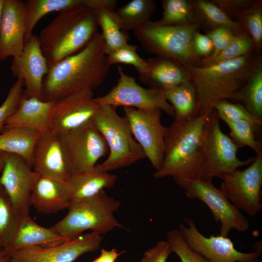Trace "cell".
<instances>
[{"instance_id":"cell-21","label":"cell","mask_w":262,"mask_h":262,"mask_svg":"<svg viewBox=\"0 0 262 262\" xmlns=\"http://www.w3.org/2000/svg\"><path fill=\"white\" fill-rule=\"evenodd\" d=\"M55 101H45L36 97L23 96L19 104L7 120L4 128L22 127L41 134L51 131Z\"/></svg>"},{"instance_id":"cell-39","label":"cell","mask_w":262,"mask_h":262,"mask_svg":"<svg viewBox=\"0 0 262 262\" xmlns=\"http://www.w3.org/2000/svg\"><path fill=\"white\" fill-rule=\"evenodd\" d=\"M137 46L127 44L107 54L108 63L112 65L122 63L133 66L139 75L147 69L146 59L141 58L137 53Z\"/></svg>"},{"instance_id":"cell-25","label":"cell","mask_w":262,"mask_h":262,"mask_svg":"<svg viewBox=\"0 0 262 262\" xmlns=\"http://www.w3.org/2000/svg\"><path fill=\"white\" fill-rule=\"evenodd\" d=\"M116 180V175L100 171L95 166L72 175L66 182L69 188L71 201L73 202L90 198L104 189L112 188Z\"/></svg>"},{"instance_id":"cell-27","label":"cell","mask_w":262,"mask_h":262,"mask_svg":"<svg viewBox=\"0 0 262 262\" xmlns=\"http://www.w3.org/2000/svg\"><path fill=\"white\" fill-rule=\"evenodd\" d=\"M41 135L26 128H4L0 133V152L19 155L32 168L34 149Z\"/></svg>"},{"instance_id":"cell-8","label":"cell","mask_w":262,"mask_h":262,"mask_svg":"<svg viewBox=\"0 0 262 262\" xmlns=\"http://www.w3.org/2000/svg\"><path fill=\"white\" fill-rule=\"evenodd\" d=\"M219 118L213 109L209 113L204 125L202 147L204 168L200 180L212 182L214 177L229 174L238 168L248 165L255 157L240 160L237 156V146L230 137L221 130Z\"/></svg>"},{"instance_id":"cell-4","label":"cell","mask_w":262,"mask_h":262,"mask_svg":"<svg viewBox=\"0 0 262 262\" xmlns=\"http://www.w3.org/2000/svg\"><path fill=\"white\" fill-rule=\"evenodd\" d=\"M95 8L82 4L66 8L37 36L49 67L82 49L98 32Z\"/></svg>"},{"instance_id":"cell-34","label":"cell","mask_w":262,"mask_h":262,"mask_svg":"<svg viewBox=\"0 0 262 262\" xmlns=\"http://www.w3.org/2000/svg\"><path fill=\"white\" fill-rule=\"evenodd\" d=\"M20 217L0 184V248L7 251L16 234Z\"/></svg>"},{"instance_id":"cell-35","label":"cell","mask_w":262,"mask_h":262,"mask_svg":"<svg viewBox=\"0 0 262 262\" xmlns=\"http://www.w3.org/2000/svg\"><path fill=\"white\" fill-rule=\"evenodd\" d=\"M230 129V138L238 148L250 147L257 155L262 153V142L255 138V134L262 127L246 121L232 122L223 120Z\"/></svg>"},{"instance_id":"cell-46","label":"cell","mask_w":262,"mask_h":262,"mask_svg":"<svg viewBox=\"0 0 262 262\" xmlns=\"http://www.w3.org/2000/svg\"><path fill=\"white\" fill-rule=\"evenodd\" d=\"M123 252H119L115 249L111 250L102 249L99 257L93 262H115L118 257Z\"/></svg>"},{"instance_id":"cell-44","label":"cell","mask_w":262,"mask_h":262,"mask_svg":"<svg viewBox=\"0 0 262 262\" xmlns=\"http://www.w3.org/2000/svg\"><path fill=\"white\" fill-rule=\"evenodd\" d=\"M172 253L166 241H160L152 247L146 250L140 262H166Z\"/></svg>"},{"instance_id":"cell-36","label":"cell","mask_w":262,"mask_h":262,"mask_svg":"<svg viewBox=\"0 0 262 262\" xmlns=\"http://www.w3.org/2000/svg\"><path fill=\"white\" fill-rule=\"evenodd\" d=\"M235 22L241 25L251 38L256 51L261 53L262 48V0H254L252 6L242 13Z\"/></svg>"},{"instance_id":"cell-32","label":"cell","mask_w":262,"mask_h":262,"mask_svg":"<svg viewBox=\"0 0 262 262\" xmlns=\"http://www.w3.org/2000/svg\"><path fill=\"white\" fill-rule=\"evenodd\" d=\"M162 18L155 22L167 26H180L200 22L192 0H163Z\"/></svg>"},{"instance_id":"cell-10","label":"cell","mask_w":262,"mask_h":262,"mask_svg":"<svg viewBox=\"0 0 262 262\" xmlns=\"http://www.w3.org/2000/svg\"><path fill=\"white\" fill-rule=\"evenodd\" d=\"M119 75L117 84L106 95L94 98L98 104L132 107L138 109L158 108L174 117L173 107L166 98L164 90L146 88L139 85L132 76L125 74L122 67H117Z\"/></svg>"},{"instance_id":"cell-1","label":"cell","mask_w":262,"mask_h":262,"mask_svg":"<svg viewBox=\"0 0 262 262\" xmlns=\"http://www.w3.org/2000/svg\"><path fill=\"white\" fill-rule=\"evenodd\" d=\"M110 66L104 39L98 32L80 50L49 66L41 100L56 101L79 91H93L104 81Z\"/></svg>"},{"instance_id":"cell-40","label":"cell","mask_w":262,"mask_h":262,"mask_svg":"<svg viewBox=\"0 0 262 262\" xmlns=\"http://www.w3.org/2000/svg\"><path fill=\"white\" fill-rule=\"evenodd\" d=\"M166 238L172 252L177 254L181 262H210L189 247L178 229L169 231Z\"/></svg>"},{"instance_id":"cell-38","label":"cell","mask_w":262,"mask_h":262,"mask_svg":"<svg viewBox=\"0 0 262 262\" xmlns=\"http://www.w3.org/2000/svg\"><path fill=\"white\" fill-rule=\"evenodd\" d=\"M213 109L219 119L232 122L246 121L260 127L262 126V119L252 115L240 103H233L225 99L217 102Z\"/></svg>"},{"instance_id":"cell-49","label":"cell","mask_w":262,"mask_h":262,"mask_svg":"<svg viewBox=\"0 0 262 262\" xmlns=\"http://www.w3.org/2000/svg\"><path fill=\"white\" fill-rule=\"evenodd\" d=\"M4 0H0V24Z\"/></svg>"},{"instance_id":"cell-50","label":"cell","mask_w":262,"mask_h":262,"mask_svg":"<svg viewBox=\"0 0 262 262\" xmlns=\"http://www.w3.org/2000/svg\"><path fill=\"white\" fill-rule=\"evenodd\" d=\"M255 262H262V261H258L257 260Z\"/></svg>"},{"instance_id":"cell-15","label":"cell","mask_w":262,"mask_h":262,"mask_svg":"<svg viewBox=\"0 0 262 262\" xmlns=\"http://www.w3.org/2000/svg\"><path fill=\"white\" fill-rule=\"evenodd\" d=\"M102 237L91 232L54 246L12 250L9 262H74L82 255L100 247Z\"/></svg>"},{"instance_id":"cell-14","label":"cell","mask_w":262,"mask_h":262,"mask_svg":"<svg viewBox=\"0 0 262 262\" xmlns=\"http://www.w3.org/2000/svg\"><path fill=\"white\" fill-rule=\"evenodd\" d=\"M62 136L73 174L94 168L107 154L106 141L92 120Z\"/></svg>"},{"instance_id":"cell-5","label":"cell","mask_w":262,"mask_h":262,"mask_svg":"<svg viewBox=\"0 0 262 262\" xmlns=\"http://www.w3.org/2000/svg\"><path fill=\"white\" fill-rule=\"evenodd\" d=\"M92 120L109 150L107 159L96 165L97 170L109 172L129 166L146 158L143 149L133 136L127 118L120 116L116 108L108 104H99Z\"/></svg>"},{"instance_id":"cell-6","label":"cell","mask_w":262,"mask_h":262,"mask_svg":"<svg viewBox=\"0 0 262 262\" xmlns=\"http://www.w3.org/2000/svg\"><path fill=\"white\" fill-rule=\"evenodd\" d=\"M120 204L119 201L101 190L90 198L71 202L66 215L52 228L67 240L87 230L101 235L116 228L124 229L114 216Z\"/></svg>"},{"instance_id":"cell-33","label":"cell","mask_w":262,"mask_h":262,"mask_svg":"<svg viewBox=\"0 0 262 262\" xmlns=\"http://www.w3.org/2000/svg\"><path fill=\"white\" fill-rule=\"evenodd\" d=\"M192 1L202 26L208 25L211 29L225 27L234 33L245 31L241 25L229 18L213 0H195Z\"/></svg>"},{"instance_id":"cell-29","label":"cell","mask_w":262,"mask_h":262,"mask_svg":"<svg viewBox=\"0 0 262 262\" xmlns=\"http://www.w3.org/2000/svg\"><path fill=\"white\" fill-rule=\"evenodd\" d=\"M164 94L166 99L173 108L175 120L198 116L196 90L190 79L165 90Z\"/></svg>"},{"instance_id":"cell-22","label":"cell","mask_w":262,"mask_h":262,"mask_svg":"<svg viewBox=\"0 0 262 262\" xmlns=\"http://www.w3.org/2000/svg\"><path fill=\"white\" fill-rule=\"evenodd\" d=\"M31 201L37 212L45 214L68 209L71 202L66 181L42 176L39 177L33 188Z\"/></svg>"},{"instance_id":"cell-30","label":"cell","mask_w":262,"mask_h":262,"mask_svg":"<svg viewBox=\"0 0 262 262\" xmlns=\"http://www.w3.org/2000/svg\"><path fill=\"white\" fill-rule=\"evenodd\" d=\"M25 1L26 33L25 45L33 34V29L44 16L71 7L86 4V0H26Z\"/></svg>"},{"instance_id":"cell-16","label":"cell","mask_w":262,"mask_h":262,"mask_svg":"<svg viewBox=\"0 0 262 262\" xmlns=\"http://www.w3.org/2000/svg\"><path fill=\"white\" fill-rule=\"evenodd\" d=\"M0 177V184L7 193L17 214H29L31 194L40 177L20 156L7 153Z\"/></svg>"},{"instance_id":"cell-37","label":"cell","mask_w":262,"mask_h":262,"mask_svg":"<svg viewBox=\"0 0 262 262\" xmlns=\"http://www.w3.org/2000/svg\"><path fill=\"white\" fill-rule=\"evenodd\" d=\"M254 49L253 41L246 32L235 33L227 46L206 66L235 59Z\"/></svg>"},{"instance_id":"cell-7","label":"cell","mask_w":262,"mask_h":262,"mask_svg":"<svg viewBox=\"0 0 262 262\" xmlns=\"http://www.w3.org/2000/svg\"><path fill=\"white\" fill-rule=\"evenodd\" d=\"M202 26L201 22L180 26H162L150 20L133 32L147 52L181 65L199 66L201 59L195 53L193 41Z\"/></svg>"},{"instance_id":"cell-26","label":"cell","mask_w":262,"mask_h":262,"mask_svg":"<svg viewBox=\"0 0 262 262\" xmlns=\"http://www.w3.org/2000/svg\"><path fill=\"white\" fill-rule=\"evenodd\" d=\"M117 1L102 0L95 8L98 26L101 29L107 54L127 44L129 36L121 30L115 10Z\"/></svg>"},{"instance_id":"cell-13","label":"cell","mask_w":262,"mask_h":262,"mask_svg":"<svg viewBox=\"0 0 262 262\" xmlns=\"http://www.w3.org/2000/svg\"><path fill=\"white\" fill-rule=\"evenodd\" d=\"M133 136L143 149L156 171L162 165L164 151V137L167 127L161 120L162 111L158 108L138 109L123 107Z\"/></svg>"},{"instance_id":"cell-17","label":"cell","mask_w":262,"mask_h":262,"mask_svg":"<svg viewBox=\"0 0 262 262\" xmlns=\"http://www.w3.org/2000/svg\"><path fill=\"white\" fill-rule=\"evenodd\" d=\"M32 167L40 176L66 181L73 172L63 136L51 131L42 134L34 149Z\"/></svg>"},{"instance_id":"cell-9","label":"cell","mask_w":262,"mask_h":262,"mask_svg":"<svg viewBox=\"0 0 262 262\" xmlns=\"http://www.w3.org/2000/svg\"><path fill=\"white\" fill-rule=\"evenodd\" d=\"M220 190L239 210L255 216L262 210V153L256 155L250 165L219 177Z\"/></svg>"},{"instance_id":"cell-2","label":"cell","mask_w":262,"mask_h":262,"mask_svg":"<svg viewBox=\"0 0 262 262\" xmlns=\"http://www.w3.org/2000/svg\"><path fill=\"white\" fill-rule=\"evenodd\" d=\"M211 111L192 118L174 120L167 127L163 162L153 175L155 179L171 177L182 188L186 180L200 179L204 163L202 131Z\"/></svg>"},{"instance_id":"cell-12","label":"cell","mask_w":262,"mask_h":262,"mask_svg":"<svg viewBox=\"0 0 262 262\" xmlns=\"http://www.w3.org/2000/svg\"><path fill=\"white\" fill-rule=\"evenodd\" d=\"M184 221L187 226L180 224L178 229L185 242L210 262H255L261 255L262 241L255 244L254 252H242L228 237L220 235L207 237L198 230L193 220L187 217Z\"/></svg>"},{"instance_id":"cell-41","label":"cell","mask_w":262,"mask_h":262,"mask_svg":"<svg viewBox=\"0 0 262 262\" xmlns=\"http://www.w3.org/2000/svg\"><path fill=\"white\" fill-rule=\"evenodd\" d=\"M24 87L23 80L17 79L11 87L4 101L0 106V133L4 130L7 120L17 108L23 96Z\"/></svg>"},{"instance_id":"cell-48","label":"cell","mask_w":262,"mask_h":262,"mask_svg":"<svg viewBox=\"0 0 262 262\" xmlns=\"http://www.w3.org/2000/svg\"><path fill=\"white\" fill-rule=\"evenodd\" d=\"M7 153L0 152V172L2 171L5 162V159Z\"/></svg>"},{"instance_id":"cell-11","label":"cell","mask_w":262,"mask_h":262,"mask_svg":"<svg viewBox=\"0 0 262 262\" xmlns=\"http://www.w3.org/2000/svg\"><path fill=\"white\" fill-rule=\"evenodd\" d=\"M183 188L187 197L197 199L209 207L214 220L220 223V235L227 237L232 229L245 232L249 229V220L212 182L188 180L185 181Z\"/></svg>"},{"instance_id":"cell-19","label":"cell","mask_w":262,"mask_h":262,"mask_svg":"<svg viewBox=\"0 0 262 262\" xmlns=\"http://www.w3.org/2000/svg\"><path fill=\"white\" fill-rule=\"evenodd\" d=\"M93 96L82 90L55 101L51 131L64 135L92 120L99 107Z\"/></svg>"},{"instance_id":"cell-28","label":"cell","mask_w":262,"mask_h":262,"mask_svg":"<svg viewBox=\"0 0 262 262\" xmlns=\"http://www.w3.org/2000/svg\"><path fill=\"white\" fill-rule=\"evenodd\" d=\"M232 99L262 119V58L260 54L249 77Z\"/></svg>"},{"instance_id":"cell-43","label":"cell","mask_w":262,"mask_h":262,"mask_svg":"<svg viewBox=\"0 0 262 262\" xmlns=\"http://www.w3.org/2000/svg\"><path fill=\"white\" fill-rule=\"evenodd\" d=\"M213 1L235 22L242 13L252 6L254 0H216Z\"/></svg>"},{"instance_id":"cell-42","label":"cell","mask_w":262,"mask_h":262,"mask_svg":"<svg viewBox=\"0 0 262 262\" xmlns=\"http://www.w3.org/2000/svg\"><path fill=\"white\" fill-rule=\"evenodd\" d=\"M206 35L211 39L213 44L212 53L208 57L201 59L199 66H207L230 43L235 33L225 27H218L206 32Z\"/></svg>"},{"instance_id":"cell-24","label":"cell","mask_w":262,"mask_h":262,"mask_svg":"<svg viewBox=\"0 0 262 262\" xmlns=\"http://www.w3.org/2000/svg\"><path fill=\"white\" fill-rule=\"evenodd\" d=\"M67 240L52 227L47 228L39 225L28 214L21 218L16 237L7 251L29 247H49Z\"/></svg>"},{"instance_id":"cell-23","label":"cell","mask_w":262,"mask_h":262,"mask_svg":"<svg viewBox=\"0 0 262 262\" xmlns=\"http://www.w3.org/2000/svg\"><path fill=\"white\" fill-rule=\"evenodd\" d=\"M146 62L147 69L139 77L149 88L164 91L190 79L183 66L175 62L158 56Z\"/></svg>"},{"instance_id":"cell-45","label":"cell","mask_w":262,"mask_h":262,"mask_svg":"<svg viewBox=\"0 0 262 262\" xmlns=\"http://www.w3.org/2000/svg\"><path fill=\"white\" fill-rule=\"evenodd\" d=\"M194 51L200 59L208 57L213 50V44L211 39L206 35L197 32L193 41Z\"/></svg>"},{"instance_id":"cell-47","label":"cell","mask_w":262,"mask_h":262,"mask_svg":"<svg viewBox=\"0 0 262 262\" xmlns=\"http://www.w3.org/2000/svg\"><path fill=\"white\" fill-rule=\"evenodd\" d=\"M10 255L5 250L0 248V262H9Z\"/></svg>"},{"instance_id":"cell-18","label":"cell","mask_w":262,"mask_h":262,"mask_svg":"<svg viewBox=\"0 0 262 262\" xmlns=\"http://www.w3.org/2000/svg\"><path fill=\"white\" fill-rule=\"evenodd\" d=\"M10 67L14 77L23 80V96L41 100L43 81L49 67L37 35H32L22 53L13 57Z\"/></svg>"},{"instance_id":"cell-31","label":"cell","mask_w":262,"mask_h":262,"mask_svg":"<svg viewBox=\"0 0 262 262\" xmlns=\"http://www.w3.org/2000/svg\"><path fill=\"white\" fill-rule=\"evenodd\" d=\"M155 8L153 0H132L116 9L122 31L127 33L150 20Z\"/></svg>"},{"instance_id":"cell-3","label":"cell","mask_w":262,"mask_h":262,"mask_svg":"<svg viewBox=\"0 0 262 262\" xmlns=\"http://www.w3.org/2000/svg\"><path fill=\"white\" fill-rule=\"evenodd\" d=\"M260 54L254 49L208 66L183 65L196 90L198 115L211 111L221 100L232 99L249 77Z\"/></svg>"},{"instance_id":"cell-20","label":"cell","mask_w":262,"mask_h":262,"mask_svg":"<svg viewBox=\"0 0 262 262\" xmlns=\"http://www.w3.org/2000/svg\"><path fill=\"white\" fill-rule=\"evenodd\" d=\"M25 33V1L4 0L0 24V61L22 53Z\"/></svg>"}]
</instances>
